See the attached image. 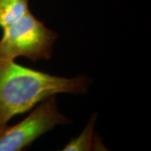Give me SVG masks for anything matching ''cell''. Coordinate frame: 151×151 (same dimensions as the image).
<instances>
[{
  "instance_id": "obj_1",
  "label": "cell",
  "mask_w": 151,
  "mask_h": 151,
  "mask_svg": "<svg viewBox=\"0 0 151 151\" xmlns=\"http://www.w3.org/2000/svg\"><path fill=\"white\" fill-rule=\"evenodd\" d=\"M88 84L85 76L71 78L56 76L0 56V127L56 94L84 93Z\"/></svg>"
},
{
  "instance_id": "obj_2",
  "label": "cell",
  "mask_w": 151,
  "mask_h": 151,
  "mask_svg": "<svg viewBox=\"0 0 151 151\" xmlns=\"http://www.w3.org/2000/svg\"><path fill=\"white\" fill-rule=\"evenodd\" d=\"M57 34L46 27L31 12L3 28L0 56L15 60L24 57L37 62L51 58Z\"/></svg>"
},
{
  "instance_id": "obj_3",
  "label": "cell",
  "mask_w": 151,
  "mask_h": 151,
  "mask_svg": "<svg viewBox=\"0 0 151 151\" xmlns=\"http://www.w3.org/2000/svg\"><path fill=\"white\" fill-rule=\"evenodd\" d=\"M69 122L58 110L55 95L47 98L22 121L0 127V151L21 150L58 124Z\"/></svg>"
},
{
  "instance_id": "obj_4",
  "label": "cell",
  "mask_w": 151,
  "mask_h": 151,
  "mask_svg": "<svg viewBox=\"0 0 151 151\" xmlns=\"http://www.w3.org/2000/svg\"><path fill=\"white\" fill-rule=\"evenodd\" d=\"M29 11L28 0H0V27L10 25Z\"/></svg>"
},
{
  "instance_id": "obj_5",
  "label": "cell",
  "mask_w": 151,
  "mask_h": 151,
  "mask_svg": "<svg viewBox=\"0 0 151 151\" xmlns=\"http://www.w3.org/2000/svg\"><path fill=\"white\" fill-rule=\"evenodd\" d=\"M97 114L92 115L86 127L78 137L74 138L62 149L65 151H89L93 150V132Z\"/></svg>"
}]
</instances>
